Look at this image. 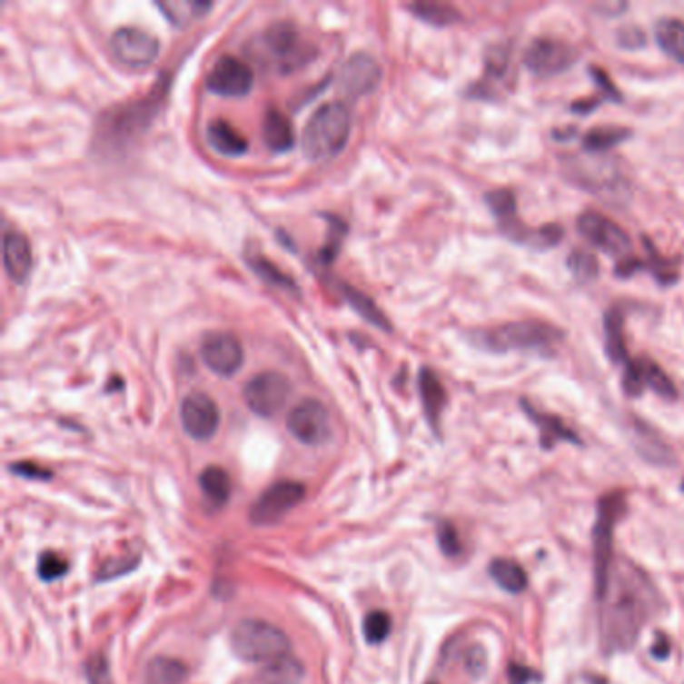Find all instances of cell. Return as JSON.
<instances>
[{
  "instance_id": "cell-48",
  "label": "cell",
  "mask_w": 684,
  "mask_h": 684,
  "mask_svg": "<svg viewBox=\"0 0 684 684\" xmlns=\"http://www.w3.org/2000/svg\"><path fill=\"white\" fill-rule=\"evenodd\" d=\"M602 101H604V99H594V101L584 99V101H578V103L572 104V111H574L576 114H589V113H592L596 107H599V104H600Z\"/></svg>"
},
{
  "instance_id": "cell-46",
  "label": "cell",
  "mask_w": 684,
  "mask_h": 684,
  "mask_svg": "<svg viewBox=\"0 0 684 684\" xmlns=\"http://www.w3.org/2000/svg\"><path fill=\"white\" fill-rule=\"evenodd\" d=\"M466 664H468L470 672H474V674L484 672V669H486V654H484V650H481V649H471L468 652Z\"/></svg>"
},
{
  "instance_id": "cell-7",
  "label": "cell",
  "mask_w": 684,
  "mask_h": 684,
  "mask_svg": "<svg viewBox=\"0 0 684 684\" xmlns=\"http://www.w3.org/2000/svg\"><path fill=\"white\" fill-rule=\"evenodd\" d=\"M576 229L580 237L589 241L592 247L612 259H619V263L632 257L630 235L616 221L599 213V211H584V213H580L576 221Z\"/></svg>"
},
{
  "instance_id": "cell-23",
  "label": "cell",
  "mask_w": 684,
  "mask_h": 684,
  "mask_svg": "<svg viewBox=\"0 0 684 684\" xmlns=\"http://www.w3.org/2000/svg\"><path fill=\"white\" fill-rule=\"evenodd\" d=\"M207 141L211 147L225 157H241L247 153V139L225 119L209 123Z\"/></svg>"
},
{
  "instance_id": "cell-38",
  "label": "cell",
  "mask_w": 684,
  "mask_h": 684,
  "mask_svg": "<svg viewBox=\"0 0 684 684\" xmlns=\"http://www.w3.org/2000/svg\"><path fill=\"white\" fill-rule=\"evenodd\" d=\"M392 616L385 610H372L363 619V637L368 644H382L392 632Z\"/></svg>"
},
{
  "instance_id": "cell-19",
  "label": "cell",
  "mask_w": 684,
  "mask_h": 684,
  "mask_svg": "<svg viewBox=\"0 0 684 684\" xmlns=\"http://www.w3.org/2000/svg\"><path fill=\"white\" fill-rule=\"evenodd\" d=\"M265 43L283 69H292V64L302 63L305 56V48L302 45L300 33L289 23H279L269 28L265 35Z\"/></svg>"
},
{
  "instance_id": "cell-35",
  "label": "cell",
  "mask_w": 684,
  "mask_h": 684,
  "mask_svg": "<svg viewBox=\"0 0 684 684\" xmlns=\"http://www.w3.org/2000/svg\"><path fill=\"white\" fill-rule=\"evenodd\" d=\"M249 267L253 269L257 277H262L267 285L283 289V292H297V285L292 277H287L282 269L267 262L263 255L249 257Z\"/></svg>"
},
{
  "instance_id": "cell-16",
  "label": "cell",
  "mask_w": 684,
  "mask_h": 684,
  "mask_svg": "<svg viewBox=\"0 0 684 684\" xmlns=\"http://www.w3.org/2000/svg\"><path fill=\"white\" fill-rule=\"evenodd\" d=\"M255 74L245 61L233 55H223L215 61L213 69L207 74V89L219 96H245L253 89Z\"/></svg>"
},
{
  "instance_id": "cell-40",
  "label": "cell",
  "mask_w": 684,
  "mask_h": 684,
  "mask_svg": "<svg viewBox=\"0 0 684 684\" xmlns=\"http://www.w3.org/2000/svg\"><path fill=\"white\" fill-rule=\"evenodd\" d=\"M436 536H438V544L441 548V552H444L446 556L454 558V556L461 554V542H460L458 530L454 528V524L446 522V520H444V522H440L438 530H436Z\"/></svg>"
},
{
  "instance_id": "cell-49",
  "label": "cell",
  "mask_w": 684,
  "mask_h": 684,
  "mask_svg": "<svg viewBox=\"0 0 684 684\" xmlns=\"http://www.w3.org/2000/svg\"><path fill=\"white\" fill-rule=\"evenodd\" d=\"M680 490H682V492H684V481H682V484H680Z\"/></svg>"
},
{
  "instance_id": "cell-6",
  "label": "cell",
  "mask_w": 684,
  "mask_h": 684,
  "mask_svg": "<svg viewBox=\"0 0 684 684\" xmlns=\"http://www.w3.org/2000/svg\"><path fill=\"white\" fill-rule=\"evenodd\" d=\"M626 502L622 492L604 496L599 506L594 524V584L596 596H600L609 582L614 562V526L624 512Z\"/></svg>"
},
{
  "instance_id": "cell-14",
  "label": "cell",
  "mask_w": 684,
  "mask_h": 684,
  "mask_svg": "<svg viewBox=\"0 0 684 684\" xmlns=\"http://www.w3.org/2000/svg\"><path fill=\"white\" fill-rule=\"evenodd\" d=\"M287 430L305 446H322L332 433L330 411L322 401L313 398L303 400L289 411Z\"/></svg>"
},
{
  "instance_id": "cell-44",
  "label": "cell",
  "mask_w": 684,
  "mask_h": 684,
  "mask_svg": "<svg viewBox=\"0 0 684 684\" xmlns=\"http://www.w3.org/2000/svg\"><path fill=\"white\" fill-rule=\"evenodd\" d=\"M11 470L15 471V474L18 476H25V478H33V480H46L51 478V471L36 466V464H31V461H23V464H13Z\"/></svg>"
},
{
  "instance_id": "cell-28",
  "label": "cell",
  "mask_w": 684,
  "mask_h": 684,
  "mask_svg": "<svg viewBox=\"0 0 684 684\" xmlns=\"http://www.w3.org/2000/svg\"><path fill=\"white\" fill-rule=\"evenodd\" d=\"M632 137V131L626 127H616V124H602V127H592L582 137V147L590 155H599L614 149L616 144L624 143Z\"/></svg>"
},
{
  "instance_id": "cell-21",
  "label": "cell",
  "mask_w": 684,
  "mask_h": 684,
  "mask_svg": "<svg viewBox=\"0 0 684 684\" xmlns=\"http://www.w3.org/2000/svg\"><path fill=\"white\" fill-rule=\"evenodd\" d=\"M3 253H5L6 275L11 277L13 282L23 283L28 277V273H31V267H33V253H31V243H28V239L16 229L6 231Z\"/></svg>"
},
{
  "instance_id": "cell-36",
  "label": "cell",
  "mask_w": 684,
  "mask_h": 684,
  "mask_svg": "<svg viewBox=\"0 0 684 684\" xmlns=\"http://www.w3.org/2000/svg\"><path fill=\"white\" fill-rule=\"evenodd\" d=\"M566 265H568V269H570V273H572L576 282L582 283V285L596 282V279H599V273H600L599 259H596L589 252H582V249H574V252L568 255Z\"/></svg>"
},
{
  "instance_id": "cell-37",
  "label": "cell",
  "mask_w": 684,
  "mask_h": 684,
  "mask_svg": "<svg viewBox=\"0 0 684 684\" xmlns=\"http://www.w3.org/2000/svg\"><path fill=\"white\" fill-rule=\"evenodd\" d=\"M303 669L293 657L269 664L263 670V684H302Z\"/></svg>"
},
{
  "instance_id": "cell-50",
  "label": "cell",
  "mask_w": 684,
  "mask_h": 684,
  "mask_svg": "<svg viewBox=\"0 0 684 684\" xmlns=\"http://www.w3.org/2000/svg\"><path fill=\"white\" fill-rule=\"evenodd\" d=\"M430 684H436V682H430Z\"/></svg>"
},
{
  "instance_id": "cell-24",
  "label": "cell",
  "mask_w": 684,
  "mask_h": 684,
  "mask_svg": "<svg viewBox=\"0 0 684 684\" xmlns=\"http://www.w3.org/2000/svg\"><path fill=\"white\" fill-rule=\"evenodd\" d=\"M604 348L606 355L612 363H624L629 362V350H626V340H624V312L620 305L610 307L609 312L604 313Z\"/></svg>"
},
{
  "instance_id": "cell-11",
  "label": "cell",
  "mask_w": 684,
  "mask_h": 684,
  "mask_svg": "<svg viewBox=\"0 0 684 684\" xmlns=\"http://www.w3.org/2000/svg\"><path fill=\"white\" fill-rule=\"evenodd\" d=\"M622 390L629 398H639L644 390H652L664 400H677L679 390L660 365L640 355V358L629 360L622 373Z\"/></svg>"
},
{
  "instance_id": "cell-43",
  "label": "cell",
  "mask_w": 684,
  "mask_h": 684,
  "mask_svg": "<svg viewBox=\"0 0 684 684\" xmlns=\"http://www.w3.org/2000/svg\"><path fill=\"white\" fill-rule=\"evenodd\" d=\"M86 679H89V684H113L109 664L101 654H96L86 662Z\"/></svg>"
},
{
  "instance_id": "cell-18",
  "label": "cell",
  "mask_w": 684,
  "mask_h": 684,
  "mask_svg": "<svg viewBox=\"0 0 684 684\" xmlns=\"http://www.w3.org/2000/svg\"><path fill=\"white\" fill-rule=\"evenodd\" d=\"M520 408L524 410L530 421H532L538 428V431H540V446L544 450H552L556 444H560V441L582 446V440L578 438V433L570 426H566V423L558 416H554V413H546L542 410H538L526 398L520 400Z\"/></svg>"
},
{
  "instance_id": "cell-39",
  "label": "cell",
  "mask_w": 684,
  "mask_h": 684,
  "mask_svg": "<svg viewBox=\"0 0 684 684\" xmlns=\"http://www.w3.org/2000/svg\"><path fill=\"white\" fill-rule=\"evenodd\" d=\"M66 568H69V564H66V560L61 554L43 552L41 558H38L36 572L38 576H41V580L53 582V580H59V578L66 574Z\"/></svg>"
},
{
  "instance_id": "cell-9",
  "label": "cell",
  "mask_w": 684,
  "mask_h": 684,
  "mask_svg": "<svg viewBox=\"0 0 684 684\" xmlns=\"http://www.w3.org/2000/svg\"><path fill=\"white\" fill-rule=\"evenodd\" d=\"M578 51L564 41L558 38H534L532 43L526 46L522 55V64L526 66L528 73L540 79H550V76L562 74L568 69H572L574 63L578 61Z\"/></svg>"
},
{
  "instance_id": "cell-42",
  "label": "cell",
  "mask_w": 684,
  "mask_h": 684,
  "mask_svg": "<svg viewBox=\"0 0 684 684\" xmlns=\"http://www.w3.org/2000/svg\"><path fill=\"white\" fill-rule=\"evenodd\" d=\"M590 74H592L594 83L599 84V89L602 91V96H604L606 101H612V103H620L622 101V93L619 91V86H616L610 81V76L606 74V71L599 69V66H590Z\"/></svg>"
},
{
  "instance_id": "cell-4",
  "label": "cell",
  "mask_w": 684,
  "mask_h": 684,
  "mask_svg": "<svg viewBox=\"0 0 684 684\" xmlns=\"http://www.w3.org/2000/svg\"><path fill=\"white\" fill-rule=\"evenodd\" d=\"M484 199L488 209L492 211L500 233L512 241V243L536 249V252H544V249L556 247L562 241L564 229L556 223H548L538 229L528 227L518 217L516 195L510 189L488 191Z\"/></svg>"
},
{
  "instance_id": "cell-30",
  "label": "cell",
  "mask_w": 684,
  "mask_h": 684,
  "mask_svg": "<svg viewBox=\"0 0 684 684\" xmlns=\"http://www.w3.org/2000/svg\"><path fill=\"white\" fill-rule=\"evenodd\" d=\"M187 674L185 662L171 657H155L147 664V684H183Z\"/></svg>"
},
{
  "instance_id": "cell-3",
  "label": "cell",
  "mask_w": 684,
  "mask_h": 684,
  "mask_svg": "<svg viewBox=\"0 0 684 684\" xmlns=\"http://www.w3.org/2000/svg\"><path fill=\"white\" fill-rule=\"evenodd\" d=\"M352 117L350 111L340 101L323 103L307 119L302 144L307 159L312 161H330L343 151L350 139Z\"/></svg>"
},
{
  "instance_id": "cell-31",
  "label": "cell",
  "mask_w": 684,
  "mask_h": 684,
  "mask_svg": "<svg viewBox=\"0 0 684 684\" xmlns=\"http://www.w3.org/2000/svg\"><path fill=\"white\" fill-rule=\"evenodd\" d=\"M408 8L413 16L431 26H450L461 21V13L458 8L444 3H416Z\"/></svg>"
},
{
  "instance_id": "cell-29",
  "label": "cell",
  "mask_w": 684,
  "mask_h": 684,
  "mask_svg": "<svg viewBox=\"0 0 684 684\" xmlns=\"http://www.w3.org/2000/svg\"><path fill=\"white\" fill-rule=\"evenodd\" d=\"M199 486L213 506H223L231 498V478L221 466H209L199 476Z\"/></svg>"
},
{
  "instance_id": "cell-26",
  "label": "cell",
  "mask_w": 684,
  "mask_h": 684,
  "mask_svg": "<svg viewBox=\"0 0 684 684\" xmlns=\"http://www.w3.org/2000/svg\"><path fill=\"white\" fill-rule=\"evenodd\" d=\"M654 38L664 55L684 64V23L679 18H662L654 26Z\"/></svg>"
},
{
  "instance_id": "cell-10",
  "label": "cell",
  "mask_w": 684,
  "mask_h": 684,
  "mask_svg": "<svg viewBox=\"0 0 684 684\" xmlns=\"http://www.w3.org/2000/svg\"><path fill=\"white\" fill-rule=\"evenodd\" d=\"M292 383L279 372H262L245 383L243 400L259 418H273L285 408Z\"/></svg>"
},
{
  "instance_id": "cell-27",
  "label": "cell",
  "mask_w": 684,
  "mask_h": 684,
  "mask_svg": "<svg viewBox=\"0 0 684 684\" xmlns=\"http://www.w3.org/2000/svg\"><path fill=\"white\" fill-rule=\"evenodd\" d=\"M488 572L500 589L510 594H520L526 590L528 576L524 572V568L516 564L514 560H508V558H496V560L490 562Z\"/></svg>"
},
{
  "instance_id": "cell-47",
  "label": "cell",
  "mask_w": 684,
  "mask_h": 684,
  "mask_svg": "<svg viewBox=\"0 0 684 684\" xmlns=\"http://www.w3.org/2000/svg\"><path fill=\"white\" fill-rule=\"evenodd\" d=\"M650 654H652L654 659H659V660H664V659L669 657V654H670V642H669L667 637H664V634H660V632L657 634V640H654V644L650 647Z\"/></svg>"
},
{
  "instance_id": "cell-22",
  "label": "cell",
  "mask_w": 684,
  "mask_h": 684,
  "mask_svg": "<svg viewBox=\"0 0 684 684\" xmlns=\"http://www.w3.org/2000/svg\"><path fill=\"white\" fill-rule=\"evenodd\" d=\"M418 390H420L423 413H426L431 430L440 431L441 413H444L446 403H448V393H446L444 383H441L436 372L430 368H421L420 378H418Z\"/></svg>"
},
{
  "instance_id": "cell-2",
  "label": "cell",
  "mask_w": 684,
  "mask_h": 684,
  "mask_svg": "<svg viewBox=\"0 0 684 684\" xmlns=\"http://www.w3.org/2000/svg\"><path fill=\"white\" fill-rule=\"evenodd\" d=\"M566 333L552 323L528 320V322H510L488 330H480L471 340L480 350L492 353L510 352H536L542 355H552L558 345L564 342Z\"/></svg>"
},
{
  "instance_id": "cell-17",
  "label": "cell",
  "mask_w": 684,
  "mask_h": 684,
  "mask_svg": "<svg viewBox=\"0 0 684 684\" xmlns=\"http://www.w3.org/2000/svg\"><path fill=\"white\" fill-rule=\"evenodd\" d=\"M201 360L213 373L229 378L243 365V348L233 333L213 332L201 343Z\"/></svg>"
},
{
  "instance_id": "cell-41",
  "label": "cell",
  "mask_w": 684,
  "mask_h": 684,
  "mask_svg": "<svg viewBox=\"0 0 684 684\" xmlns=\"http://www.w3.org/2000/svg\"><path fill=\"white\" fill-rule=\"evenodd\" d=\"M616 43L624 51H639V48L647 45V35L639 26H622L616 31Z\"/></svg>"
},
{
  "instance_id": "cell-32",
  "label": "cell",
  "mask_w": 684,
  "mask_h": 684,
  "mask_svg": "<svg viewBox=\"0 0 684 684\" xmlns=\"http://www.w3.org/2000/svg\"><path fill=\"white\" fill-rule=\"evenodd\" d=\"M159 11L167 16V21L183 26L191 23L193 18L203 16L211 11V3H201V0H171V3H157Z\"/></svg>"
},
{
  "instance_id": "cell-45",
  "label": "cell",
  "mask_w": 684,
  "mask_h": 684,
  "mask_svg": "<svg viewBox=\"0 0 684 684\" xmlns=\"http://www.w3.org/2000/svg\"><path fill=\"white\" fill-rule=\"evenodd\" d=\"M508 679L512 684H530L538 679V672H534L530 667H524V664H512L508 669Z\"/></svg>"
},
{
  "instance_id": "cell-5",
  "label": "cell",
  "mask_w": 684,
  "mask_h": 684,
  "mask_svg": "<svg viewBox=\"0 0 684 684\" xmlns=\"http://www.w3.org/2000/svg\"><path fill=\"white\" fill-rule=\"evenodd\" d=\"M229 644L241 660L265 667L292 657V642L287 634L275 624L259 619L237 622L231 630Z\"/></svg>"
},
{
  "instance_id": "cell-20",
  "label": "cell",
  "mask_w": 684,
  "mask_h": 684,
  "mask_svg": "<svg viewBox=\"0 0 684 684\" xmlns=\"http://www.w3.org/2000/svg\"><path fill=\"white\" fill-rule=\"evenodd\" d=\"M382 71L378 63H375L370 55L358 53L345 63L342 73V84L345 93L352 96H362L375 89V84L380 83Z\"/></svg>"
},
{
  "instance_id": "cell-8",
  "label": "cell",
  "mask_w": 684,
  "mask_h": 684,
  "mask_svg": "<svg viewBox=\"0 0 684 684\" xmlns=\"http://www.w3.org/2000/svg\"><path fill=\"white\" fill-rule=\"evenodd\" d=\"M514 83V66H512V48L506 43L488 46L484 56V73L480 81L470 86V99L481 101H500L508 94L510 86Z\"/></svg>"
},
{
  "instance_id": "cell-25",
  "label": "cell",
  "mask_w": 684,
  "mask_h": 684,
  "mask_svg": "<svg viewBox=\"0 0 684 684\" xmlns=\"http://www.w3.org/2000/svg\"><path fill=\"white\" fill-rule=\"evenodd\" d=\"M263 141L269 151L285 153L293 147L295 134L292 121L279 109H269L263 119Z\"/></svg>"
},
{
  "instance_id": "cell-33",
  "label": "cell",
  "mask_w": 684,
  "mask_h": 684,
  "mask_svg": "<svg viewBox=\"0 0 684 684\" xmlns=\"http://www.w3.org/2000/svg\"><path fill=\"white\" fill-rule=\"evenodd\" d=\"M343 295H345V300H348V303L363 317L365 322L375 325V327H380V330H390L388 317H385L380 307L373 303V300H370L368 295L362 293L360 289L343 285Z\"/></svg>"
},
{
  "instance_id": "cell-15",
  "label": "cell",
  "mask_w": 684,
  "mask_h": 684,
  "mask_svg": "<svg viewBox=\"0 0 684 684\" xmlns=\"http://www.w3.org/2000/svg\"><path fill=\"white\" fill-rule=\"evenodd\" d=\"M181 426L187 436L197 441H207L217 433L221 413L215 400L203 392H193L181 401Z\"/></svg>"
},
{
  "instance_id": "cell-13",
  "label": "cell",
  "mask_w": 684,
  "mask_h": 684,
  "mask_svg": "<svg viewBox=\"0 0 684 684\" xmlns=\"http://www.w3.org/2000/svg\"><path fill=\"white\" fill-rule=\"evenodd\" d=\"M111 53L129 69H144L159 55V38L137 26H121L111 36Z\"/></svg>"
},
{
  "instance_id": "cell-1",
  "label": "cell",
  "mask_w": 684,
  "mask_h": 684,
  "mask_svg": "<svg viewBox=\"0 0 684 684\" xmlns=\"http://www.w3.org/2000/svg\"><path fill=\"white\" fill-rule=\"evenodd\" d=\"M599 600L600 642L606 654L630 650L662 602L649 576L624 558H614L609 582Z\"/></svg>"
},
{
  "instance_id": "cell-12",
  "label": "cell",
  "mask_w": 684,
  "mask_h": 684,
  "mask_svg": "<svg viewBox=\"0 0 684 684\" xmlns=\"http://www.w3.org/2000/svg\"><path fill=\"white\" fill-rule=\"evenodd\" d=\"M303 498H305V486L302 484V481L279 480L255 500L252 506V512H249V518H252V522L257 526L275 524L285 514L292 512V510L300 504Z\"/></svg>"
},
{
  "instance_id": "cell-34",
  "label": "cell",
  "mask_w": 684,
  "mask_h": 684,
  "mask_svg": "<svg viewBox=\"0 0 684 684\" xmlns=\"http://www.w3.org/2000/svg\"><path fill=\"white\" fill-rule=\"evenodd\" d=\"M644 247H647V252H649V262L644 263L647 265V272H650L660 285L677 283L679 282V272H677L679 259L662 257L649 239H644Z\"/></svg>"
}]
</instances>
